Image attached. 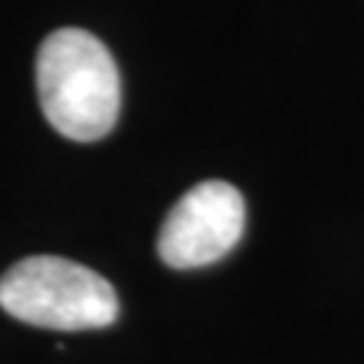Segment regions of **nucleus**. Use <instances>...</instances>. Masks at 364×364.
<instances>
[{
  "mask_svg": "<svg viewBox=\"0 0 364 364\" xmlns=\"http://www.w3.org/2000/svg\"><path fill=\"white\" fill-rule=\"evenodd\" d=\"M37 95L46 122L61 136L100 140L119 122V67L95 33L82 28L52 31L37 52Z\"/></svg>",
  "mask_w": 364,
  "mask_h": 364,
  "instance_id": "f257e3e1",
  "label": "nucleus"
},
{
  "mask_svg": "<svg viewBox=\"0 0 364 364\" xmlns=\"http://www.w3.org/2000/svg\"><path fill=\"white\" fill-rule=\"evenodd\" d=\"M0 306L33 328L88 331L119 318L116 289L79 261L61 255L21 258L0 277Z\"/></svg>",
  "mask_w": 364,
  "mask_h": 364,
  "instance_id": "f03ea898",
  "label": "nucleus"
},
{
  "mask_svg": "<svg viewBox=\"0 0 364 364\" xmlns=\"http://www.w3.org/2000/svg\"><path fill=\"white\" fill-rule=\"evenodd\" d=\"M243 228V195L231 182L207 179L170 207L158 234V255L173 270L207 267L240 243Z\"/></svg>",
  "mask_w": 364,
  "mask_h": 364,
  "instance_id": "7ed1b4c3",
  "label": "nucleus"
}]
</instances>
